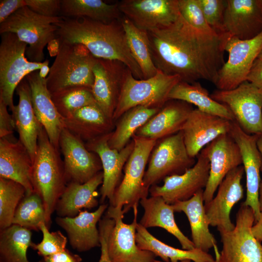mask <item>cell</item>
<instances>
[{
    "instance_id": "cell-53",
    "label": "cell",
    "mask_w": 262,
    "mask_h": 262,
    "mask_svg": "<svg viewBox=\"0 0 262 262\" xmlns=\"http://www.w3.org/2000/svg\"><path fill=\"white\" fill-rule=\"evenodd\" d=\"M258 147L262 155V136H259L257 141ZM262 172V168L261 169ZM259 202L261 212H262V180L261 181L259 191Z\"/></svg>"
},
{
    "instance_id": "cell-47",
    "label": "cell",
    "mask_w": 262,
    "mask_h": 262,
    "mask_svg": "<svg viewBox=\"0 0 262 262\" xmlns=\"http://www.w3.org/2000/svg\"><path fill=\"white\" fill-rule=\"evenodd\" d=\"M7 107L0 98V138H9L16 129L12 115L8 113Z\"/></svg>"
},
{
    "instance_id": "cell-34",
    "label": "cell",
    "mask_w": 262,
    "mask_h": 262,
    "mask_svg": "<svg viewBox=\"0 0 262 262\" xmlns=\"http://www.w3.org/2000/svg\"><path fill=\"white\" fill-rule=\"evenodd\" d=\"M168 99L181 100L195 105L201 112L234 121L228 108L213 99L208 91L198 82L189 83L180 81L170 92Z\"/></svg>"
},
{
    "instance_id": "cell-31",
    "label": "cell",
    "mask_w": 262,
    "mask_h": 262,
    "mask_svg": "<svg viewBox=\"0 0 262 262\" xmlns=\"http://www.w3.org/2000/svg\"><path fill=\"white\" fill-rule=\"evenodd\" d=\"M103 182V172L100 171L84 183H68L57 202L55 211L58 216L72 217L82 209L97 207V190Z\"/></svg>"
},
{
    "instance_id": "cell-32",
    "label": "cell",
    "mask_w": 262,
    "mask_h": 262,
    "mask_svg": "<svg viewBox=\"0 0 262 262\" xmlns=\"http://www.w3.org/2000/svg\"><path fill=\"white\" fill-rule=\"evenodd\" d=\"M140 203L144 213L139 223L146 229L158 227L164 229L178 240L183 249L196 248L192 241L182 232L176 224L172 205L167 203L162 197L151 196L141 199Z\"/></svg>"
},
{
    "instance_id": "cell-12",
    "label": "cell",
    "mask_w": 262,
    "mask_h": 262,
    "mask_svg": "<svg viewBox=\"0 0 262 262\" xmlns=\"http://www.w3.org/2000/svg\"><path fill=\"white\" fill-rule=\"evenodd\" d=\"M225 49L228 58L220 68L214 85L217 89L229 90L247 81L253 64L262 50V32L248 40L229 36Z\"/></svg>"
},
{
    "instance_id": "cell-10",
    "label": "cell",
    "mask_w": 262,
    "mask_h": 262,
    "mask_svg": "<svg viewBox=\"0 0 262 262\" xmlns=\"http://www.w3.org/2000/svg\"><path fill=\"white\" fill-rule=\"evenodd\" d=\"M211 96L228 108L244 131L262 136V89L246 81L233 89L215 90Z\"/></svg>"
},
{
    "instance_id": "cell-14",
    "label": "cell",
    "mask_w": 262,
    "mask_h": 262,
    "mask_svg": "<svg viewBox=\"0 0 262 262\" xmlns=\"http://www.w3.org/2000/svg\"><path fill=\"white\" fill-rule=\"evenodd\" d=\"M209 160L203 149L197 160L183 173L165 178L162 186L153 185L149 188L151 196L162 197L168 204L189 199L207 185L210 173Z\"/></svg>"
},
{
    "instance_id": "cell-9",
    "label": "cell",
    "mask_w": 262,
    "mask_h": 262,
    "mask_svg": "<svg viewBox=\"0 0 262 262\" xmlns=\"http://www.w3.org/2000/svg\"><path fill=\"white\" fill-rule=\"evenodd\" d=\"M252 209L242 202L236 215L234 228L219 230L222 249L215 254L217 262H262V244L254 236Z\"/></svg>"
},
{
    "instance_id": "cell-51",
    "label": "cell",
    "mask_w": 262,
    "mask_h": 262,
    "mask_svg": "<svg viewBox=\"0 0 262 262\" xmlns=\"http://www.w3.org/2000/svg\"><path fill=\"white\" fill-rule=\"evenodd\" d=\"M252 231L255 237L262 243V212L259 219L254 223Z\"/></svg>"
},
{
    "instance_id": "cell-48",
    "label": "cell",
    "mask_w": 262,
    "mask_h": 262,
    "mask_svg": "<svg viewBox=\"0 0 262 262\" xmlns=\"http://www.w3.org/2000/svg\"><path fill=\"white\" fill-rule=\"evenodd\" d=\"M24 6H26L25 0H0V23Z\"/></svg>"
},
{
    "instance_id": "cell-39",
    "label": "cell",
    "mask_w": 262,
    "mask_h": 262,
    "mask_svg": "<svg viewBox=\"0 0 262 262\" xmlns=\"http://www.w3.org/2000/svg\"><path fill=\"white\" fill-rule=\"evenodd\" d=\"M43 222L46 224L42 199L35 192L25 195L16 210L12 224L38 231Z\"/></svg>"
},
{
    "instance_id": "cell-37",
    "label": "cell",
    "mask_w": 262,
    "mask_h": 262,
    "mask_svg": "<svg viewBox=\"0 0 262 262\" xmlns=\"http://www.w3.org/2000/svg\"><path fill=\"white\" fill-rule=\"evenodd\" d=\"M121 22L129 49L141 69L143 79L155 76L158 70L152 60L147 31L138 28L124 16Z\"/></svg>"
},
{
    "instance_id": "cell-57",
    "label": "cell",
    "mask_w": 262,
    "mask_h": 262,
    "mask_svg": "<svg viewBox=\"0 0 262 262\" xmlns=\"http://www.w3.org/2000/svg\"><path fill=\"white\" fill-rule=\"evenodd\" d=\"M217 262V261L215 259L214 261V262Z\"/></svg>"
},
{
    "instance_id": "cell-55",
    "label": "cell",
    "mask_w": 262,
    "mask_h": 262,
    "mask_svg": "<svg viewBox=\"0 0 262 262\" xmlns=\"http://www.w3.org/2000/svg\"><path fill=\"white\" fill-rule=\"evenodd\" d=\"M154 262H165L155 260ZM180 262H191V261L190 260H184L180 261Z\"/></svg>"
},
{
    "instance_id": "cell-29",
    "label": "cell",
    "mask_w": 262,
    "mask_h": 262,
    "mask_svg": "<svg viewBox=\"0 0 262 262\" xmlns=\"http://www.w3.org/2000/svg\"><path fill=\"white\" fill-rule=\"evenodd\" d=\"M62 121L64 128L86 143L111 133L113 127V120L97 105L80 108Z\"/></svg>"
},
{
    "instance_id": "cell-30",
    "label": "cell",
    "mask_w": 262,
    "mask_h": 262,
    "mask_svg": "<svg viewBox=\"0 0 262 262\" xmlns=\"http://www.w3.org/2000/svg\"><path fill=\"white\" fill-rule=\"evenodd\" d=\"M203 191L201 190L189 199L172 205L175 212H183L187 216L195 247L206 252L213 247L215 252L218 251L216 241L209 229L210 224L205 210Z\"/></svg>"
},
{
    "instance_id": "cell-49",
    "label": "cell",
    "mask_w": 262,
    "mask_h": 262,
    "mask_svg": "<svg viewBox=\"0 0 262 262\" xmlns=\"http://www.w3.org/2000/svg\"><path fill=\"white\" fill-rule=\"evenodd\" d=\"M37 262H82V259L66 248L60 252L42 257Z\"/></svg>"
},
{
    "instance_id": "cell-17",
    "label": "cell",
    "mask_w": 262,
    "mask_h": 262,
    "mask_svg": "<svg viewBox=\"0 0 262 262\" xmlns=\"http://www.w3.org/2000/svg\"><path fill=\"white\" fill-rule=\"evenodd\" d=\"M129 69L120 61L97 58L93 67V96L99 107L112 120Z\"/></svg>"
},
{
    "instance_id": "cell-20",
    "label": "cell",
    "mask_w": 262,
    "mask_h": 262,
    "mask_svg": "<svg viewBox=\"0 0 262 262\" xmlns=\"http://www.w3.org/2000/svg\"><path fill=\"white\" fill-rule=\"evenodd\" d=\"M244 173L242 165L229 172L219 184L215 196L204 204L210 226L216 227L218 231H230L235 227L230 214L235 204L244 196L241 184Z\"/></svg>"
},
{
    "instance_id": "cell-6",
    "label": "cell",
    "mask_w": 262,
    "mask_h": 262,
    "mask_svg": "<svg viewBox=\"0 0 262 262\" xmlns=\"http://www.w3.org/2000/svg\"><path fill=\"white\" fill-rule=\"evenodd\" d=\"M180 81L178 76L168 75L159 70L151 78L137 79L129 69L113 120L117 119L127 111L137 106L161 109L169 100L168 95L173 87Z\"/></svg>"
},
{
    "instance_id": "cell-44",
    "label": "cell",
    "mask_w": 262,
    "mask_h": 262,
    "mask_svg": "<svg viewBox=\"0 0 262 262\" xmlns=\"http://www.w3.org/2000/svg\"><path fill=\"white\" fill-rule=\"evenodd\" d=\"M181 16L191 26L207 33H216L208 25L198 0H178Z\"/></svg>"
},
{
    "instance_id": "cell-50",
    "label": "cell",
    "mask_w": 262,
    "mask_h": 262,
    "mask_svg": "<svg viewBox=\"0 0 262 262\" xmlns=\"http://www.w3.org/2000/svg\"><path fill=\"white\" fill-rule=\"evenodd\" d=\"M247 81L262 89V59H256L247 78Z\"/></svg>"
},
{
    "instance_id": "cell-13",
    "label": "cell",
    "mask_w": 262,
    "mask_h": 262,
    "mask_svg": "<svg viewBox=\"0 0 262 262\" xmlns=\"http://www.w3.org/2000/svg\"><path fill=\"white\" fill-rule=\"evenodd\" d=\"M123 208L108 206L105 216L115 221L107 244L109 257L112 262H154L156 256L151 251L141 249L136 241L138 207L133 209L131 223L123 221Z\"/></svg>"
},
{
    "instance_id": "cell-7",
    "label": "cell",
    "mask_w": 262,
    "mask_h": 262,
    "mask_svg": "<svg viewBox=\"0 0 262 262\" xmlns=\"http://www.w3.org/2000/svg\"><path fill=\"white\" fill-rule=\"evenodd\" d=\"M134 148L126 162L124 175L115 190L110 205L123 208L124 213L138 207L139 202L147 197L149 190L144 184L145 168L157 140L132 136Z\"/></svg>"
},
{
    "instance_id": "cell-52",
    "label": "cell",
    "mask_w": 262,
    "mask_h": 262,
    "mask_svg": "<svg viewBox=\"0 0 262 262\" xmlns=\"http://www.w3.org/2000/svg\"><path fill=\"white\" fill-rule=\"evenodd\" d=\"M49 54L51 57L56 56L60 48V39L58 37L49 43L47 45Z\"/></svg>"
},
{
    "instance_id": "cell-5",
    "label": "cell",
    "mask_w": 262,
    "mask_h": 262,
    "mask_svg": "<svg viewBox=\"0 0 262 262\" xmlns=\"http://www.w3.org/2000/svg\"><path fill=\"white\" fill-rule=\"evenodd\" d=\"M63 16L47 17L40 15L24 6L0 24V34L15 33L27 44L26 55L32 62H44V49L51 40L58 38V27L55 24Z\"/></svg>"
},
{
    "instance_id": "cell-35",
    "label": "cell",
    "mask_w": 262,
    "mask_h": 262,
    "mask_svg": "<svg viewBox=\"0 0 262 262\" xmlns=\"http://www.w3.org/2000/svg\"><path fill=\"white\" fill-rule=\"evenodd\" d=\"M60 16L85 17L109 23L121 19L123 15L117 2L108 4L101 0H61Z\"/></svg>"
},
{
    "instance_id": "cell-28",
    "label": "cell",
    "mask_w": 262,
    "mask_h": 262,
    "mask_svg": "<svg viewBox=\"0 0 262 262\" xmlns=\"http://www.w3.org/2000/svg\"><path fill=\"white\" fill-rule=\"evenodd\" d=\"M18 103L12 111L19 140L27 149L33 162L35 156L38 139L42 126L38 120L33 108L30 86L26 78L16 90Z\"/></svg>"
},
{
    "instance_id": "cell-22",
    "label": "cell",
    "mask_w": 262,
    "mask_h": 262,
    "mask_svg": "<svg viewBox=\"0 0 262 262\" xmlns=\"http://www.w3.org/2000/svg\"><path fill=\"white\" fill-rule=\"evenodd\" d=\"M232 122L224 118L194 109L181 130L189 156L195 158L204 147L217 137L229 133Z\"/></svg>"
},
{
    "instance_id": "cell-42",
    "label": "cell",
    "mask_w": 262,
    "mask_h": 262,
    "mask_svg": "<svg viewBox=\"0 0 262 262\" xmlns=\"http://www.w3.org/2000/svg\"><path fill=\"white\" fill-rule=\"evenodd\" d=\"M40 230L43 234L42 241L37 244L32 243L31 246V247L36 250L40 256H49L66 248L67 239L60 231L50 232L44 222L40 225Z\"/></svg>"
},
{
    "instance_id": "cell-19",
    "label": "cell",
    "mask_w": 262,
    "mask_h": 262,
    "mask_svg": "<svg viewBox=\"0 0 262 262\" xmlns=\"http://www.w3.org/2000/svg\"><path fill=\"white\" fill-rule=\"evenodd\" d=\"M229 133L240 148L246 174V194L243 203L252 209L255 222L261 214L259 191L262 180L260 171L262 168V155L257 146L260 136L246 133L235 121L232 122Z\"/></svg>"
},
{
    "instance_id": "cell-33",
    "label": "cell",
    "mask_w": 262,
    "mask_h": 262,
    "mask_svg": "<svg viewBox=\"0 0 262 262\" xmlns=\"http://www.w3.org/2000/svg\"><path fill=\"white\" fill-rule=\"evenodd\" d=\"M136 241L141 249L151 251L165 262H180L184 260L194 262H213L215 260L208 252L196 248L186 250L170 246L155 237L139 223L136 228Z\"/></svg>"
},
{
    "instance_id": "cell-15",
    "label": "cell",
    "mask_w": 262,
    "mask_h": 262,
    "mask_svg": "<svg viewBox=\"0 0 262 262\" xmlns=\"http://www.w3.org/2000/svg\"><path fill=\"white\" fill-rule=\"evenodd\" d=\"M67 183H84L102 169L99 158L89 151L83 141L64 128L59 138Z\"/></svg>"
},
{
    "instance_id": "cell-40",
    "label": "cell",
    "mask_w": 262,
    "mask_h": 262,
    "mask_svg": "<svg viewBox=\"0 0 262 262\" xmlns=\"http://www.w3.org/2000/svg\"><path fill=\"white\" fill-rule=\"evenodd\" d=\"M51 95L52 100L62 118L83 107L98 105L92 89L86 87H70Z\"/></svg>"
},
{
    "instance_id": "cell-36",
    "label": "cell",
    "mask_w": 262,
    "mask_h": 262,
    "mask_svg": "<svg viewBox=\"0 0 262 262\" xmlns=\"http://www.w3.org/2000/svg\"><path fill=\"white\" fill-rule=\"evenodd\" d=\"M161 109L137 106L127 111L120 117L115 131L111 133L110 147L120 151L129 143L136 131Z\"/></svg>"
},
{
    "instance_id": "cell-58",
    "label": "cell",
    "mask_w": 262,
    "mask_h": 262,
    "mask_svg": "<svg viewBox=\"0 0 262 262\" xmlns=\"http://www.w3.org/2000/svg\"></svg>"
},
{
    "instance_id": "cell-41",
    "label": "cell",
    "mask_w": 262,
    "mask_h": 262,
    "mask_svg": "<svg viewBox=\"0 0 262 262\" xmlns=\"http://www.w3.org/2000/svg\"><path fill=\"white\" fill-rule=\"evenodd\" d=\"M25 194L20 183L0 178V230L12 225L16 210Z\"/></svg>"
},
{
    "instance_id": "cell-21",
    "label": "cell",
    "mask_w": 262,
    "mask_h": 262,
    "mask_svg": "<svg viewBox=\"0 0 262 262\" xmlns=\"http://www.w3.org/2000/svg\"><path fill=\"white\" fill-rule=\"evenodd\" d=\"M111 133L85 144L89 151L98 155L101 163L103 170V182L100 188L101 203L105 199H108L110 203L112 202L115 190L120 182L123 168L134 148V142L132 140L120 151L112 148L108 144Z\"/></svg>"
},
{
    "instance_id": "cell-8",
    "label": "cell",
    "mask_w": 262,
    "mask_h": 262,
    "mask_svg": "<svg viewBox=\"0 0 262 262\" xmlns=\"http://www.w3.org/2000/svg\"><path fill=\"white\" fill-rule=\"evenodd\" d=\"M1 34L0 44V98L12 112L14 92L28 74L39 70L44 64L32 62L26 57L28 45L12 33Z\"/></svg>"
},
{
    "instance_id": "cell-46",
    "label": "cell",
    "mask_w": 262,
    "mask_h": 262,
    "mask_svg": "<svg viewBox=\"0 0 262 262\" xmlns=\"http://www.w3.org/2000/svg\"><path fill=\"white\" fill-rule=\"evenodd\" d=\"M115 225L114 220L105 216L99 223L101 254L98 262H112L108 255L107 244L111 231Z\"/></svg>"
},
{
    "instance_id": "cell-24",
    "label": "cell",
    "mask_w": 262,
    "mask_h": 262,
    "mask_svg": "<svg viewBox=\"0 0 262 262\" xmlns=\"http://www.w3.org/2000/svg\"><path fill=\"white\" fill-rule=\"evenodd\" d=\"M108 207L107 204H103L94 212L82 210L74 217L57 216L55 222L66 232L71 247L79 252H85L100 246L97 225Z\"/></svg>"
},
{
    "instance_id": "cell-1",
    "label": "cell",
    "mask_w": 262,
    "mask_h": 262,
    "mask_svg": "<svg viewBox=\"0 0 262 262\" xmlns=\"http://www.w3.org/2000/svg\"><path fill=\"white\" fill-rule=\"evenodd\" d=\"M157 69L181 81L215 83L224 63L228 34L207 33L189 24L180 15L173 23L147 31Z\"/></svg>"
},
{
    "instance_id": "cell-3",
    "label": "cell",
    "mask_w": 262,
    "mask_h": 262,
    "mask_svg": "<svg viewBox=\"0 0 262 262\" xmlns=\"http://www.w3.org/2000/svg\"><path fill=\"white\" fill-rule=\"evenodd\" d=\"M60 151L51 143L42 126L33 162L32 178L34 192L43 201L46 224L49 229L52 214L68 184Z\"/></svg>"
},
{
    "instance_id": "cell-4",
    "label": "cell",
    "mask_w": 262,
    "mask_h": 262,
    "mask_svg": "<svg viewBox=\"0 0 262 262\" xmlns=\"http://www.w3.org/2000/svg\"><path fill=\"white\" fill-rule=\"evenodd\" d=\"M59 39L58 53L46 78L49 93L52 94L78 86L92 89L94 82L93 67L97 58L81 44Z\"/></svg>"
},
{
    "instance_id": "cell-18",
    "label": "cell",
    "mask_w": 262,
    "mask_h": 262,
    "mask_svg": "<svg viewBox=\"0 0 262 262\" xmlns=\"http://www.w3.org/2000/svg\"><path fill=\"white\" fill-rule=\"evenodd\" d=\"M117 3L123 15L146 31L168 26L180 16L178 0H122Z\"/></svg>"
},
{
    "instance_id": "cell-25",
    "label": "cell",
    "mask_w": 262,
    "mask_h": 262,
    "mask_svg": "<svg viewBox=\"0 0 262 262\" xmlns=\"http://www.w3.org/2000/svg\"><path fill=\"white\" fill-rule=\"evenodd\" d=\"M30 86L35 115L43 126L51 143L59 148V138L64 128L62 117L58 113L48 90L46 79L41 78L38 70L26 77Z\"/></svg>"
},
{
    "instance_id": "cell-43",
    "label": "cell",
    "mask_w": 262,
    "mask_h": 262,
    "mask_svg": "<svg viewBox=\"0 0 262 262\" xmlns=\"http://www.w3.org/2000/svg\"><path fill=\"white\" fill-rule=\"evenodd\" d=\"M206 22L216 33L227 34L224 28L227 0H198Z\"/></svg>"
},
{
    "instance_id": "cell-56",
    "label": "cell",
    "mask_w": 262,
    "mask_h": 262,
    "mask_svg": "<svg viewBox=\"0 0 262 262\" xmlns=\"http://www.w3.org/2000/svg\"><path fill=\"white\" fill-rule=\"evenodd\" d=\"M257 59H262V50H261V52L260 53Z\"/></svg>"
},
{
    "instance_id": "cell-38",
    "label": "cell",
    "mask_w": 262,
    "mask_h": 262,
    "mask_svg": "<svg viewBox=\"0 0 262 262\" xmlns=\"http://www.w3.org/2000/svg\"><path fill=\"white\" fill-rule=\"evenodd\" d=\"M32 235L31 230L15 224L0 230V262H30L27 252Z\"/></svg>"
},
{
    "instance_id": "cell-23",
    "label": "cell",
    "mask_w": 262,
    "mask_h": 262,
    "mask_svg": "<svg viewBox=\"0 0 262 262\" xmlns=\"http://www.w3.org/2000/svg\"><path fill=\"white\" fill-rule=\"evenodd\" d=\"M224 24L230 37H256L262 32V0H227Z\"/></svg>"
},
{
    "instance_id": "cell-16",
    "label": "cell",
    "mask_w": 262,
    "mask_h": 262,
    "mask_svg": "<svg viewBox=\"0 0 262 262\" xmlns=\"http://www.w3.org/2000/svg\"><path fill=\"white\" fill-rule=\"evenodd\" d=\"M210 164L208 181L203 191L204 204L210 202L229 172L242 164L240 148L229 133L220 135L204 148Z\"/></svg>"
},
{
    "instance_id": "cell-45",
    "label": "cell",
    "mask_w": 262,
    "mask_h": 262,
    "mask_svg": "<svg viewBox=\"0 0 262 262\" xmlns=\"http://www.w3.org/2000/svg\"><path fill=\"white\" fill-rule=\"evenodd\" d=\"M26 6L40 15L47 17L60 16L61 0H25Z\"/></svg>"
},
{
    "instance_id": "cell-2",
    "label": "cell",
    "mask_w": 262,
    "mask_h": 262,
    "mask_svg": "<svg viewBox=\"0 0 262 262\" xmlns=\"http://www.w3.org/2000/svg\"><path fill=\"white\" fill-rule=\"evenodd\" d=\"M55 24L58 38L84 45L96 58L120 61L135 78L143 79L129 49L121 19L104 23L85 17L63 16Z\"/></svg>"
},
{
    "instance_id": "cell-27",
    "label": "cell",
    "mask_w": 262,
    "mask_h": 262,
    "mask_svg": "<svg viewBox=\"0 0 262 262\" xmlns=\"http://www.w3.org/2000/svg\"><path fill=\"white\" fill-rule=\"evenodd\" d=\"M194 109L192 105L186 102L170 99L134 134L156 140L173 135L181 130Z\"/></svg>"
},
{
    "instance_id": "cell-54",
    "label": "cell",
    "mask_w": 262,
    "mask_h": 262,
    "mask_svg": "<svg viewBox=\"0 0 262 262\" xmlns=\"http://www.w3.org/2000/svg\"><path fill=\"white\" fill-rule=\"evenodd\" d=\"M49 61L46 60L44 61V64L39 70V75L42 79H46L49 71L50 67L49 66Z\"/></svg>"
},
{
    "instance_id": "cell-26",
    "label": "cell",
    "mask_w": 262,
    "mask_h": 262,
    "mask_svg": "<svg viewBox=\"0 0 262 262\" xmlns=\"http://www.w3.org/2000/svg\"><path fill=\"white\" fill-rule=\"evenodd\" d=\"M33 161L24 145L18 140L0 138V178L21 184L26 194L34 192L32 184Z\"/></svg>"
},
{
    "instance_id": "cell-11",
    "label": "cell",
    "mask_w": 262,
    "mask_h": 262,
    "mask_svg": "<svg viewBox=\"0 0 262 262\" xmlns=\"http://www.w3.org/2000/svg\"><path fill=\"white\" fill-rule=\"evenodd\" d=\"M195 163V158L187 152L181 131L163 138L150 154L144 177V186L149 190L167 177L183 173Z\"/></svg>"
}]
</instances>
